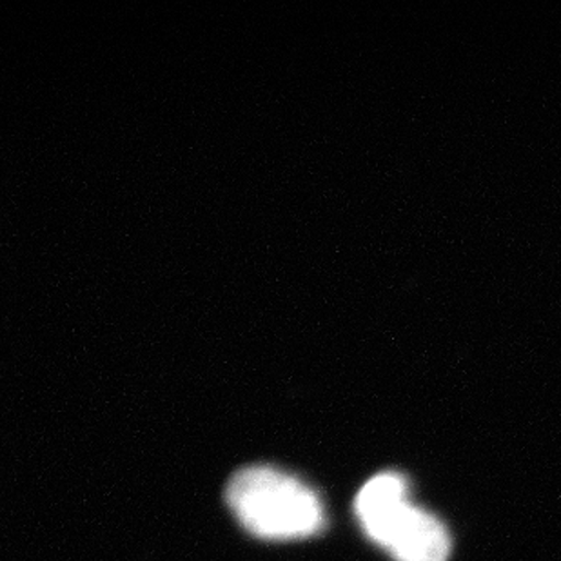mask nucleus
I'll return each mask as SVG.
<instances>
[{"instance_id": "nucleus-2", "label": "nucleus", "mask_w": 561, "mask_h": 561, "mask_svg": "<svg viewBox=\"0 0 561 561\" xmlns=\"http://www.w3.org/2000/svg\"><path fill=\"white\" fill-rule=\"evenodd\" d=\"M413 505L408 478L386 471L364 483L355 499V514L362 529L376 546L386 547L394 525Z\"/></svg>"}, {"instance_id": "nucleus-3", "label": "nucleus", "mask_w": 561, "mask_h": 561, "mask_svg": "<svg viewBox=\"0 0 561 561\" xmlns=\"http://www.w3.org/2000/svg\"><path fill=\"white\" fill-rule=\"evenodd\" d=\"M383 549L397 561H447L450 535L435 514L411 505L394 525Z\"/></svg>"}, {"instance_id": "nucleus-1", "label": "nucleus", "mask_w": 561, "mask_h": 561, "mask_svg": "<svg viewBox=\"0 0 561 561\" xmlns=\"http://www.w3.org/2000/svg\"><path fill=\"white\" fill-rule=\"evenodd\" d=\"M234 518L262 540H304L322 533L325 508L308 483L270 466L234 472L226 488Z\"/></svg>"}]
</instances>
